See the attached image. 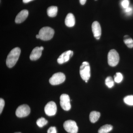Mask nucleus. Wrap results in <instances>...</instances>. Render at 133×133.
Instances as JSON below:
<instances>
[{
	"label": "nucleus",
	"instance_id": "ddd939ff",
	"mask_svg": "<svg viewBox=\"0 0 133 133\" xmlns=\"http://www.w3.org/2000/svg\"><path fill=\"white\" fill-rule=\"evenodd\" d=\"M42 54V50L40 47H36L31 52L30 56V58L32 61L37 60L41 57Z\"/></svg>",
	"mask_w": 133,
	"mask_h": 133
},
{
	"label": "nucleus",
	"instance_id": "0eeeda50",
	"mask_svg": "<svg viewBox=\"0 0 133 133\" xmlns=\"http://www.w3.org/2000/svg\"><path fill=\"white\" fill-rule=\"evenodd\" d=\"M30 112V109L28 105L23 104L19 106L16 111V115L19 118H23L29 115Z\"/></svg>",
	"mask_w": 133,
	"mask_h": 133
},
{
	"label": "nucleus",
	"instance_id": "423d86ee",
	"mask_svg": "<svg viewBox=\"0 0 133 133\" xmlns=\"http://www.w3.org/2000/svg\"><path fill=\"white\" fill-rule=\"evenodd\" d=\"M65 79V76L62 72H57L53 74L50 78L49 82L52 85H57L63 83Z\"/></svg>",
	"mask_w": 133,
	"mask_h": 133
},
{
	"label": "nucleus",
	"instance_id": "dca6fc26",
	"mask_svg": "<svg viewBox=\"0 0 133 133\" xmlns=\"http://www.w3.org/2000/svg\"><path fill=\"white\" fill-rule=\"evenodd\" d=\"M58 12V8L56 6H51L48 8L47 14L50 17H55L56 16Z\"/></svg>",
	"mask_w": 133,
	"mask_h": 133
},
{
	"label": "nucleus",
	"instance_id": "4be33fe9",
	"mask_svg": "<svg viewBox=\"0 0 133 133\" xmlns=\"http://www.w3.org/2000/svg\"><path fill=\"white\" fill-rule=\"evenodd\" d=\"M123 78V76L120 72H117L116 75L114 76V81L116 83H119L122 81Z\"/></svg>",
	"mask_w": 133,
	"mask_h": 133
},
{
	"label": "nucleus",
	"instance_id": "c756f323",
	"mask_svg": "<svg viewBox=\"0 0 133 133\" xmlns=\"http://www.w3.org/2000/svg\"><path fill=\"white\" fill-rule=\"evenodd\" d=\"M40 48H41V50H42V51H43V50L44 48L43 47H42V46H41V47H40Z\"/></svg>",
	"mask_w": 133,
	"mask_h": 133
},
{
	"label": "nucleus",
	"instance_id": "c85d7f7f",
	"mask_svg": "<svg viewBox=\"0 0 133 133\" xmlns=\"http://www.w3.org/2000/svg\"><path fill=\"white\" fill-rule=\"evenodd\" d=\"M36 37L37 38H40V36H39V35H36Z\"/></svg>",
	"mask_w": 133,
	"mask_h": 133
},
{
	"label": "nucleus",
	"instance_id": "b1692460",
	"mask_svg": "<svg viewBox=\"0 0 133 133\" xmlns=\"http://www.w3.org/2000/svg\"><path fill=\"white\" fill-rule=\"evenodd\" d=\"M5 101L4 99L1 98L0 99V114H1L4 108V106H5Z\"/></svg>",
	"mask_w": 133,
	"mask_h": 133
},
{
	"label": "nucleus",
	"instance_id": "9b49d317",
	"mask_svg": "<svg viewBox=\"0 0 133 133\" xmlns=\"http://www.w3.org/2000/svg\"><path fill=\"white\" fill-rule=\"evenodd\" d=\"M92 29L94 37L99 40L101 35V29L99 23L97 21L94 22L92 25Z\"/></svg>",
	"mask_w": 133,
	"mask_h": 133
},
{
	"label": "nucleus",
	"instance_id": "4468645a",
	"mask_svg": "<svg viewBox=\"0 0 133 133\" xmlns=\"http://www.w3.org/2000/svg\"><path fill=\"white\" fill-rule=\"evenodd\" d=\"M65 23L67 27H72L75 24V18L74 15L71 13H69L66 15Z\"/></svg>",
	"mask_w": 133,
	"mask_h": 133
},
{
	"label": "nucleus",
	"instance_id": "aec40b11",
	"mask_svg": "<svg viewBox=\"0 0 133 133\" xmlns=\"http://www.w3.org/2000/svg\"><path fill=\"white\" fill-rule=\"evenodd\" d=\"M124 102L129 105H133V95H128L124 98Z\"/></svg>",
	"mask_w": 133,
	"mask_h": 133
},
{
	"label": "nucleus",
	"instance_id": "f03ea898",
	"mask_svg": "<svg viewBox=\"0 0 133 133\" xmlns=\"http://www.w3.org/2000/svg\"><path fill=\"white\" fill-rule=\"evenodd\" d=\"M79 73L82 79L87 83L91 76L90 67L88 62L82 63L80 67Z\"/></svg>",
	"mask_w": 133,
	"mask_h": 133
},
{
	"label": "nucleus",
	"instance_id": "f3484780",
	"mask_svg": "<svg viewBox=\"0 0 133 133\" xmlns=\"http://www.w3.org/2000/svg\"><path fill=\"white\" fill-rule=\"evenodd\" d=\"M113 129L112 126L111 125H104L99 129L98 131V133H108L112 131Z\"/></svg>",
	"mask_w": 133,
	"mask_h": 133
},
{
	"label": "nucleus",
	"instance_id": "6e6552de",
	"mask_svg": "<svg viewBox=\"0 0 133 133\" xmlns=\"http://www.w3.org/2000/svg\"><path fill=\"white\" fill-rule=\"evenodd\" d=\"M60 104L62 109L68 111L71 108L69 95L66 94H63L60 97Z\"/></svg>",
	"mask_w": 133,
	"mask_h": 133
},
{
	"label": "nucleus",
	"instance_id": "1a4fd4ad",
	"mask_svg": "<svg viewBox=\"0 0 133 133\" xmlns=\"http://www.w3.org/2000/svg\"><path fill=\"white\" fill-rule=\"evenodd\" d=\"M57 110V105L54 101H50L48 102L44 108V111L45 114L49 116L55 115L56 113Z\"/></svg>",
	"mask_w": 133,
	"mask_h": 133
},
{
	"label": "nucleus",
	"instance_id": "9d476101",
	"mask_svg": "<svg viewBox=\"0 0 133 133\" xmlns=\"http://www.w3.org/2000/svg\"><path fill=\"white\" fill-rule=\"evenodd\" d=\"M73 55V52L71 50H68L64 52L58 58V63L59 64H62L68 62Z\"/></svg>",
	"mask_w": 133,
	"mask_h": 133
},
{
	"label": "nucleus",
	"instance_id": "20e7f679",
	"mask_svg": "<svg viewBox=\"0 0 133 133\" xmlns=\"http://www.w3.org/2000/svg\"><path fill=\"white\" fill-rule=\"evenodd\" d=\"M119 56L118 52L115 50H111L108 55V62L110 66H115L118 63Z\"/></svg>",
	"mask_w": 133,
	"mask_h": 133
},
{
	"label": "nucleus",
	"instance_id": "bb28decb",
	"mask_svg": "<svg viewBox=\"0 0 133 133\" xmlns=\"http://www.w3.org/2000/svg\"><path fill=\"white\" fill-rule=\"evenodd\" d=\"M87 0H79L80 4L82 5H84L86 2Z\"/></svg>",
	"mask_w": 133,
	"mask_h": 133
},
{
	"label": "nucleus",
	"instance_id": "7c9ffc66",
	"mask_svg": "<svg viewBox=\"0 0 133 133\" xmlns=\"http://www.w3.org/2000/svg\"><path fill=\"white\" fill-rule=\"evenodd\" d=\"M21 133V132H16V133Z\"/></svg>",
	"mask_w": 133,
	"mask_h": 133
},
{
	"label": "nucleus",
	"instance_id": "7ed1b4c3",
	"mask_svg": "<svg viewBox=\"0 0 133 133\" xmlns=\"http://www.w3.org/2000/svg\"><path fill=\"white\" fill-rule=\"evenodd\" d=\"M55 31L53 29L49 27H44L40 30L38 35L41 40L48 41L53 37Z\"/></svg>",
	"mask_w": 133,
	"mask_h": 133
},
{
	"label": "nucleus",
	"instance_id": "2eb2a0df",
	"mask_svg": "<svg viewBox=\"0 0 133 133\" xmlns=\"http://www.w3.org/2000/svg\"><path fill=\"white\" fill-rule=\"evenodd\" d=\"M100 116V113L98 112L93 111L90 114V120L91 122L94 123L98 121Z\"/></svg>",
	"mask_w": 133,
	"mask_h": 133
},
{
	"label": "nucleus",
	"instance_id": "5701e85b",
	"mask_svg": "<svg viewBox=\"0 0 133 133\" xmlns=\"http://www.w3.org/2000/svg\"><path fill=\"white\" fill-rule=\"evenodd\" d=\"M122 7L126 9L129 7V0H123L121 3Z\"/></svg>",
	"mask_w": 133,
	"mask_h": 133
},
{
	"label": "nucleus",
	"instance_id": "412c9836",
	"mask_svg": "<svg viewBox=\"0 0 133 133\" xmlns=\"http://www.w3.org/2000/svg\"><path fill=\"white\" fill-rule=\"evenodd\" d=\"M48 121L44 118L42 117L37 121L36 124L39 127L42 128L48 124Z\"/></svg>",
	"mask_w": 133,
	"mask_h": 133
},
{
	"label": "nucleus",
	"instance_id": "f8f14e48",
	"mask_svg": "<svg viewBox=\"0 0 133 133\" xmlns=\"http://www.w3.org/2000/svg\"><path fill=\"white\" fill-rule=\"evenodd\" d=\"M28 15V11L27 10H23L19 12L16 16L15 22L17 23H21L26 20Z\"/></svg>",
	"mask_w": 133,
	"mask_h": 133
},
{
	"label": "nucleus",
	"instance_id": "39448f33",
	"mask_svg": "<svg viewBox=\"0 0 133 133\" xmlns=\"http://www.w3.org/2000/svg\"><path fill=\"white\" fill-rule=\"evenodd\" d=\"M63 127L65 130L69 133H77L78 131V127L76 122L71 120L65 122Z\"/></svg>",
	"mask_w": 133,
	"mask_h": 133
},
{
	"label": "nucleus",
	"instance_id": "a211bd4d",
	"mask_svg": "<svg viewBox=\"0 0 133 133\" xmlns=\"http://www.w3.org/2000/svg\"><path fill=\"white\" fill-rule=\"evenodd\" d=\"M124 42L128 48H133V40L132 38H130L128 36L126 35L124 37Z\"/></svg>",
	"mask_w": 133,
	"mask_h": 133
},
{
	"label": "nucleus",
	"instance_id": "cd10ccee",
	"mask_svg": "<svg viewBox=\"0 0 133 133\" xmlns=\"http://www.w3.org/2000/svg\"><path fill=\"white\" fill-rule=\"evenodd\" d=\"M33 1V0H23V2L24 3H28L31 1Z\"/></svg>",
	"mask_w": 133,
	"mask_h": 133
},
{
	"label": "nucleus",
	"instance_id": "393cba45",
	"mask_svg": "<svg viewBox=\"0 0 133 133\" xmlns=\"http://www.w3.org/2000/svg\"><path fill=\"white\" fill-rule=\"evenodd\" d=\"M47 132H48V133H57L56 128L55 127H50L48 129Z\"/></svg>",
	"mask_w": 133,
	"mask_h": 133
},
{
	"label": "nucleus",
	"instance_id": "a878e982",
	"mask_svg": "<svg viewBox=\"0 0 133 133\" xmlns=\"http://www.w3.org/2000/svg\"><path fill=\"white\" fill-rule=\"evenodd\" d=\"M132 8L130 7H129L125 9V12H127V13H129V14L132 12Z\"/></svg>",
	"mask_w": 133,
	"mask_h": 133
},
{
	"label": "nucleus",
	"instance_id": "f257e3e1",
	"mask_svg": "<svg viewBox=\"0 0 133 133\" xmlns=\"http://www.w3.org/2000/svg\"><path fill=\"white\" fill-rule=\"evenodd\" d=\"M21 52V49L17 47L13 49L10 51L6 61V64L9 68H12L16 64L19 59Z\"/></svg>",
	"mask_w": 133,
	"mask_h": 133
},
{
	"label": "nucleus",
	"instance_id": "6ab92c4d",
	"mask_svg": "<svg viewBox=\"0 0 133 133\" xmlns=\"http://www.w3.org/2000/svg\"><path fill=\"white\" fill-rule=\"evenodd\" d=\"M105 84L108 88H111L114 86V81L111 77H108L105 80Z\"/></svg>",
	"mask_w": 133,
	"mask_h": 133
},
{
	"label": "nucleus",
	"instance_id": "2f4dec72",
	"mask_svg": "<svg viewBox=\"0 0 133 133\" xmlns=\"http://www.w3.org/2000/svg\"><path fill=\"white\" fill-rule=\"evenodd\" d=\"M95 1H97V0H95Z\"/></svg>",
	"mask_w": 133,
	"mask_h": 133
}]
</instances>
